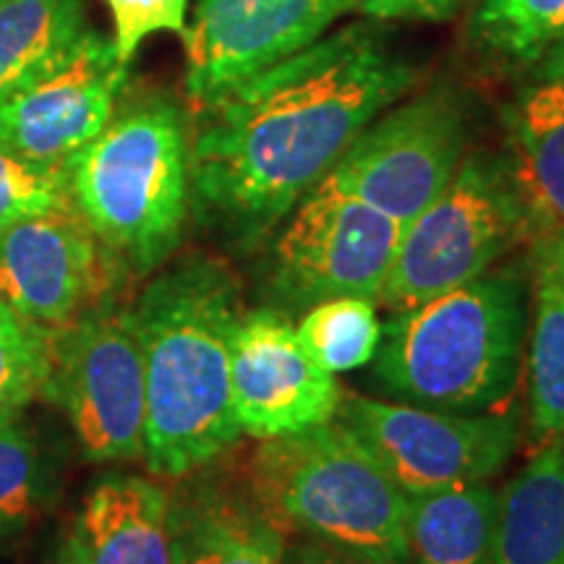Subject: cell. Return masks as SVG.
<instances>
[{
	"mask_svg": "<svg viewBox=\"0 0 564 564\" xmlns=\"http://www.w3.org/2000/svg\"><path fill=\"white\" fill-rule=\"evenodd\" d=\"M413 82L415 68L371 26L316 40L202 108L192 202L232 246L253 249Z\"/></svg>",
	"mask_w": 564,
	"mask_h": 564,
	"instance_id": "1",
	"label": "cell"
},
{
	"mask_svg": "<svg viewBox=\"0 0 564 564\" xmlns=\"http://www.w3.org/2000/svg\"><path fill=\"white\" fill-rule=\"evenodd\" d=\"M131 316L144 361V460L183 478L241 440L230 398L241 285L220 259L188 253L147 282Z\"/></svg>",
	"mask_w": 564,
	"mask_h": 564,
	"instance_id": "2",
	"label": "cell"
},
{
	"mask_svg": "<svg viewBox=\"0 0 564 564\" xmlns=\"http://www.w3.org/2000/svg\"><path fill=\"white\" fill-rule=\"evenodd\" d=\"M531 327V257L398 308L382 327L373 382L421 408L502 411L523 373Z\"/></svg>",
	"mask_w": 564,
	"mask_h": 564,
	"instance_id": "3",
	"label": "cell"
},
{
	"mask_svg": "<svg viewBox=\"0 0 564 564\" xmlns=\"http://www.w3.org/2000/svg\"><path fill=\"white\" fill-rule=\"evenodd\" d=\"M70 207L121 272L150 274L178 249L192 207V137L165 95L118 102L66 162Z\"/></svg>",
	"mask_w": 564,
	"mask_h": 564,
	"instance_id": "4",
	"label": "cell"
},
{
	"mask_svg": "<svg viewBox=\"0 0 564 564\" xmlns=\"http://www.w3.org/2000/svg\"><path fill=\"white\" fill-rule=\"evenodd\" d=\"M262 442L246 478L282 531L356 564L411 562V497L343 423Z\"/></svg>",
	"mask_w": 564,
	"mask_h": 564,
	"instance_id": "5",
	"label": "cell"
},
{
	"mask_svg": "<svg viewBox=\"0 0 564 564\" xmlns=\"http://www.w3.org/2000/svg\"><path fill=\"white\" fill-rule=\"evenodd\" d=\"M528 243V223L502 154H465L442 194L403 228L379 303L411 308L494 270Z\"/></svg>",
	"mask_w": 564,
	"mask_h": 564,
	"instance_id": "6",
	"label": "cell"
},
{
	"mask_svg": "<svg viewBox=\"0 0 564 564\" xmlns=\"http://www.w3.org/2000/svg\"><path fill=\"white\" fill-rule=\"evenodd\" d=\"M403 225L352 196L329 173L272 232L267 293L274 308L306 312L329 299L377 301Z\"/></svg>",
	"mask_w": 564,
	"mask_h": 564,
	"instance_id": "7",
	"label": "cell"
},
{
	"mask_svg": "<svg viewBox=\"0 0 564 564\" xmlns=\"http://www.w3.org/2000/svg\"><path fill=\"white\" fill-rule=\"evenodd\" d=\"M45 398L68 413L87 460L144 457V361L131 306L102 299L55 329Z\"/></svg>",
	"mask_w": 564,
	"mask_h": 564,
	"instance_id": "8",
	"label": "cell"
},
{
	"mask_svg": "<svg viewBox=\"0 0 564 564\" xmlns=\"http://www.w3.org/2000/svg\"><path fill=\"white\" fill-rule=\"evenodd\" d=\"M408 497L486 484L520 442V408L453 413L340 392L337 415Z\"/></svg>",
	"mask_w": 564,
	"mask_h": 564,
	"instance_id": "9",
	"label": "cell"
},
{
	"mask_svg": "<svg viewBox=\"0 0 564 564\" xmlns=\"http://www.w3.org/2000/svg\"><path fill=\"white\" fill-rule=\"evenodd\" d=\"M468 147V112L449 87L390 105L358 133L335 181L405 228L453 178Z\"/></svg>",
	"mask_w": 564,
	"mask_h": 564,
	"instance_id": "10",
	"label": "cell"
},
{
	"mask_svg": "<svg viewBox=\"0 0 564 564\" xmlns=\"http://www.w3.org/2000/svg\"><path fill=\"white\" fill-rule=\"evenodd\" d=\"M350 0H199L186 42V91L207 108L327 34Z\"/></svg>",
	"mask_w": 564,
	"mask_h": 564,
	"instance_id": "11",
	"label": "cell"
},
{
	"mask_svg": "<svg viewBox=\"0 0 564 564\" xmlns=\"http://www.w3.org/2000/svg\"><path fill=\"white\" fill-rule=\"evenodd\" d=\"M340 387L303 348L291 316L274 306L243 312L232 335L230 398L241 434H295L335 421Z\"/></svg>",
	"mask_w": 564,
	"mask_h": 564,
	"instance_id": "12",
	"label": "cell"
},
{
	"mask_svg": "<svg viewBox=\"0 0 564 564\" xmlns=\"http://www.w3.org/2000/svg\"><path fill=\"white\" fill-rule=\"evenodd\" d=\"M126 79L112 40L89 30L74 53L0 102V141L26 160L66 165L108 126Z\"/></svg>",
	"mask_w": 564,
	"mask_h": 564,
	"instance_id": "13",
	"label": "cell"
},
{
	"mask_svg": "<svg viewBox=\"0 0 564 564\" xmlns=\"http://www.w3.org/2000/svg\"><path fill=\"white\" fill-rule=\"evenodd\" d=\"M116 272L70 204L0 228V303L47 329L100 303Z\"/></svg>",
	"mask_w": 564,
	"mask_h": 564,
	"instance_id": "14",
	"label": "cell"
},
{
	"mask_svg": "<svg viewBox=\"0 0 564 564\" xmlns=\"http://www.w3.org/2000/svg\"><path fill=\"white\" fill-rule=\"evenodd\" d=\"M502 110L505 152L528 243L564 236V45L525 66Z\"/></svg>",
	"mask_w": 564,
	"mask_h": 564,
	"instance_id": "15",
	"label": "cell"
},
{
	"mask_svg": "<svg viewBox=\"0 0 564 564\" xmlns=\"http://www.w3.org/2000/svg\"><path fill=\"white\" fill-rule=\"evenodd\" d=\"M175 564H285V531L253 497L249 478L202 476L171 499Z\"/></svg>",
	"mask_w": 564,
	"mask_h": 564,
	"instance_id": "16",
	"label": "cell"
},
{
	"mask_svg": "<svg viewBox=\"0 0 564 564\" xmlns=\"http://www.w3.org/2000/svg\"><path fill=\"white\" fill-rule=\"evenodd\" d=\"M68 546L79 564H175L171 497L141 476H102L84 499Z\"/></svg>",
	"mask_w": 564,
	"mask_h": 564,
	"instance_id": "17",
	"label": "cell"
},
{
	"mask_svg": "<svg viewBox=\"0 0 564 564\" xmlns=\"http://www.w3.org/2000/svg\"><path fill=\"white\" fill-rule=\"evenodd\" d=\"M531 251L528 411L539 440H564V236L535 238Z\"/></svg>",
	"mask_w": 564,
	"mask_h": 564,
	"instance_id": "18",
	"label": "cell"
},
{
	"mask_svg": "<svg viewBox=\"0 0 564 564\" xmlns=\"http://www.w3.org/2000/svg\"><path fill=\"white\" fill-rule=\"evenodd\" d=\"M494 564H564V440L546 442L499 494Z\"/></svg>",
	"mask_w": 564,
	"mask_h": 564,
	"instance_id": "19",
	"label": "cell"
},
{
	"mask_svg": "<svg viewBox=\"0 0 564 564\" xmlns=\"http://www.w3.org/2000/svg\"><path fill=\"white\" fill-rule=\"evenodd\" d=\"M499 494L486 484L411 497L415 564H494Z\"/></svg>",
	"mask_w": 564,
	"mask_h": 564,
	"instance_id": "20",
	"label": "cell"
},
{
	"mask_svg": "<svg viewBox=\"0 0 564 564\" xmlns=\"http://www.w3.org/2000/svg\"><path fill=\"white\" fill-rule=\"evenodd\" d=\"M87 0H0V102L74 53Z\"/></svg>",
	"mask_w": 564,
	"mask_h": 564,
	"instance_id": "21",
	"label": "cell"
},
{
	"mask_svg": "<svg viewBox=\"0 0 564 564\" xmlns=\"http://www.w3.org/2000/svg\"><path fill=\"white\" fill-rule=\"evenodd\" d=\"M295 335L324 371L343 373L373 361L382 340V324L373 301L345 295L308 306Z\"/></svg>",
	"mask_w": 564,
	"mask_h": 564,
	"instance_id": "22",
	"label": "cell"
},
{
	"mask_svg": "<svg viewBox=\"0 0 564 564\" xmlns=\"http://www.w3.org/2000/svg\"><path fill=\"white\" fill-rule=\"evenodd\" d=\"M474 32L494 58L531 66L564 45V0H478Z\"/></svg>",
	"mask_w": 564,
	"mask_h": 564,
	"instance_id": "23",
	"label": "cell"
},
{
	"mask_svg": "<svg viewBox=\"0 0 564 564\" xmlns=\"http://www.w3.org/2000/svg\"><path fill=\"white\" fill-rule=\"evenodd\" d=\"M53 337L55 329L0 303V421L17 419L45 394L53 373Z\"/></svg>",
	"mask_w": 564,
	"mask_h": 564,
	"instance_id": "24",
	"label": "cell"
},
{
	"mask_svg": "<svg viewBox=\"0 0 564 564\" xmlns=\"http://www.w3.org/2000/svg\"><path fill=\"white\" fill-rule=\"evenodd\" d=\"M45 499L40 449L17 419L0 421V535L21 533Z\"/></svg>",
	"mask_w": 564,
	"mask_h": 564,
	"instance_id": "25",
	"label": "cell"
},
{
	"mask_svg": "<svg viewBox=\"0 0 564 564\" xmlns=\"http://www.w3.org/2000/svg\"><path fill=\"white\" fill-rule=\"evenodd\" d=\"M66 204V165L26 160L0 141V228Z\"/></svg>",
	"mask_w": 564,
	"mask_h": 564,
	"instance_id": "26",
	"label": "cell"
},
{
	"mask_svg": "<svg viewBox=\"0 0 564 564\" xmlns=\"http://www.w3.org/2000/svg\"><path fill=\"white\" fill-rule=\"evenodd\" d=\"M112 13V45L126 68L141 42L160 32H186L188 0H108Z\"/></svg>",
	"mask_w": 564,
	"mask_h": 564,
	"instance_id": "27",
	"label": "cell"
},
{
	"mask_svg": "<svg viewBox=\"0 0 564 564\" xmlns=\"http://www.w3.org/2000/svg\"><path fill=\"white\" fill-rule=\"evenodd\" d=\"M352 9H358L371 19H419L440 21L455 11L457 0H350Z\"/></svg>",
	"mask_w": 564,
	"mask_h": 564,
	"instance_id": "28",
	"label": "cell"
},
{
	"mask_svg": "<svg viewBox=\"0 0 564 564\" xmlns=\"http://www.w3.org/2000/svg\"><path fill=\"white\" fill-rule=\"evenodd\" d=\"M285 564H356L324 546H288Z\"/></svg>",
	"mask_w": 564,
	"mask_h": 564,
	"instance_id": "29",
	"label": "cell"
},
{
	"mask_svg": "<svg viewBox=\"0 0 564 564\" xmlns=\"http://www.w3.org/2000/svg\"><path fill=\"white\" fill-rule=\"evenodd\" d=\"M47 564H79V562H76L74 552H70V546L66 544V546H63V552H61L58 556H55L53 562H47Z\"/></svg>",
	"mask_w": 564,
	"mask_h": 564,
	"instance_id": "30",
	"label": "cell"
}]
</instances>
